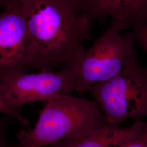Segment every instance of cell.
<instances>
[{
    "label": "cell",
    "instance_id": "cell-1",
    "mask_svg": "<svg viewBox=\"0 0 147 147\" xmlns=\"http://www.w3.org/2000/svg\"><path fill=\"white\" fill-rule=\"evenodd\" d=\"M30 39L28 68H71L90 38V21L60 0H21Z\"/></svg>",
    "mask_w": 147,
    "mask_h": 147
},
{
    "label": "cell",
    "instance_id": "cell-2",
    "mask_svg": "<svg viewBox=\"0 0 147 147\" xmlns=\"http://www.w3.org/2000/svg\"><path fill=\"white\" fill-rule=\"evenodd\" d=\"M47 102L34 127L20 132L16 147H49L108 124L94 100L58 94Z\"/></svg>",
    "mask_w": 147,
    "mask_h": 147
},
{
    "label": "cell",
    "instance_id": "cell-3",
    "mask_svg": "<svg viewBox=\"0 0 147 147\" xmlns=\"http://www.w3.org/2000/svg\"><path fill=\"white\" fill-rule=\"evenodd\" d=\"M87 92L110 125L119 127L127 119L147 117V69L138 62L135 50L119 73Z\"/></svg>",
    "mask_w": 147,
    "mask_h": 147
},
{
    "label": "cell",
    "instance_id": "cell-4",
    "mask_svg": "<svg viewBox=\"0 0 147 147\" xmlns=\"http://www.w3.org/2000/svg\"><path fill=\"white\" fill-rule=\"evenodd\" d=\"M128 28L123 21L112 19L106 30L85 49L71 67L75 78V91L83 93L95 84L115 76L123 69L135 50L134 32L121 33Z\"/></svg>",
    "mask_w": 147,
    "mask_h": 147
},
{
    "label": "cell",
    "instance_id": "cell-5",
    "mask_svg": "<svg viewBox=\"0 0 147 147\" xmlns=\"http://www.w3.org/2000/svg\"><path fill=\"white\" fill-rule=\"evenodd\" d=\"M75 88L71 68L34 73H20L0 81V94L6 103L19 110L22 106L50 99L58 94H69Z\"/></svg>",
    "mask_w": 147,
    "mask_h": 147
},
{
    "label": "cell",
    "instance_id": "cell-6",
    "mask_svg": "<svg viewBox=\"0 0 147 147\" xmlns=\"http://www.w3.org/2000/svg\"><path fill=\"white\" fill-rule=\"evenodd\" d=\"M30 39L19 0L0 13V81L28 71Z\"/></svg>",
    "mask_w": 147,
    "mask_h": 147
},
{
    "label": "cell",
    "instance_id": "cell-7",
    "mask_svg": "<svg viewBox=\"0 0 147 147\" xmlns=\"http://www.w3.org/2000/svg\"><path fill=\"white\" fill-rule=\"evenodd\" d=\"M82 12L90 21L110 16L134 30L147 23V0H82Z\"/></svg>",
    "mask_w": 147,
    "mask_h": 147
},
{
    "label": "cell",
    "instance_id": "cell-8",
    "mask_svg": "<svg viewBox=\"0 0 147 147\" xmlns=\"http://www.w3.org/2000/svg\"><path fill=\"white\" fill-rule=\"evenodd\" d=\"M141 119L131 126L120 127L109 124L101 126L75 138L63 140L50 147H122L140 136L145 126Z\"/></svg>",
    "mask_w": 147,
    "mask_h": 147
},
{
    "label": "cell",
    "instance_id": "cell-9",
    "mask_svg": "<svg viewBox=\"0 0 147 147\" xmlns=\"http://www.w3.org/2000/svg\"><path fill=\"white\" fill-rule=\"evenodd\" d=\"M0 113L11 118L24 126L29 124V121L22 115L19 110L13 108L8 105L0 94Z\"/></svg>",
    "mask_w": 147,
    "mask_h": 147
},
{
    "label": "cell",
    "instance_id": "cell-10",
    "mask_svg": "<svg viewBox=\"0 0 147 147\" xmlns=\"http://www.w3.org/2000/svg\"><path fill=\"white\" fill-rule=\"evenodd\" d=\"M135 39L147 53V23L133 30Z\"/></svg>",
    "mask_w": 147,
    "mask_h": 147
},
{
    "label": "cell",
    "instance_id": "cell-11",
    "mask_svg": "<svg viewBox=\"0 0 147 147\" xmlns=\"http://www.w3.org/2000/svg\"><path fill=\"white\" fill-rule=\"evenodd\" d=\"M7 123L4 120H0V147H16L8 144L6 140L5 132Z\"/></svg>",
    "mask_w": 147,
    "mask_h": 147
},
{
    "label": "cell",
    "instance_id": "cell-12",
    "mask_svg": "<svg viewBox=\"0 0 147 147\" xmlns=\"http://www.w3.org/2000/svg\"><path fill=\"white\" fill-rule=\"evenodd\" d=\"M66 5L72 8L75 11L82 13V0H60ZM83 14V13H82Z\"/></svg>",
    "mask_w": 147,
    "mask_h": 147
},
{
    "label": "cell",
    "instance_id": "cell-13",
    "mask_svg": "<svg viewBox=\"0 0 147 147\" xmlns=\"http://www.w3.org/2000/svg\"><path fill=\"white\" fill-rule=\"evenodd\" d=\"M18 1L19 0H0V7H3L5 9Z\"/></svg>",
    "mask_w": 147,
    "mask_h": 147
},
{
    "label": "cell",
    "instance_id": "cell-14",
    "mask_svg": "<svg viewBox=\"0 0 147 147\" xmlns=\"http://www.w3.org/2000/svg\"><path fill=\"white\" fill-rule=\"evenodd\" d=\"M142 135L144 137L146 138L147 139V132L145 130H144V129L143 130V131H142Z\"/></svg>",
    "mask_w": 147,
    "mask_h": 147
},
{
    "label": "cell",
    "instance_id": "cell-15",
    "mask_svg": "<svg viewBox=\"0 0 147 147\" xmlns=\"http://www.w3.org/2000/svg\"><path fill=\"white\" fill-rule=\"evenodd\" d=\"M144 130H145L147 132V125H145L144 127Z\"/></svg>",
    "mask_w": 147,
    "mask_h": 147
},
{
    "label": "cell",
    "instance_id": "cell-16",
    "mask_svg": "<svg viewBox=\"0 0 147 147\" xmlns=\"http://www.w3.org/2000/svg\"></svg>",
    "mask_w": 147,
    "mask_h": 147
}]
</instances>
